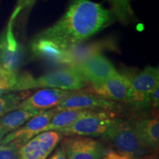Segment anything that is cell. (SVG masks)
Masks as SVG:
<instances>
[{
    "label": "cell",
    "mask_w": 159,
    "mask_h": 159,
    "mask_svg": "<svg viewBox=\"0 0 159 159\" xmlns=\"http://www.w3.org/2000/svg\"><path fill=\"white\" fill-rule=\"evenodd\" d=\"M85 89L89 92L108 100L127 102L129 81L125 75L118 71L103 82L98 84L87 85Z\"/></svg>",
    "instance_id": "11"
},
{
    "label": "cell",
    "mask_w": 159,
    "mask_h": 159,
    "mask_svg": "<svg viewBox=\"0 0 159 159\" xmlns=\"http://www.w3.org/2000/svg\"><path fill=\"white\" fill-rule=\"evenodd\" d=\"M89 111L91 110H64L57 111L51 119L49 124L46 126L43 131H59L67 128L83 115L86 114Z\"/></svg>",
    "instance_id": "16"
},
{
    "label": "cell",
    "mask_w": 159,
    "mask_h": 159,
    "mask_svg": "<svg viewBox=\"0 0 159 159\" xmlns=\"http://www.w3.org/2000/svg\"><path fill=\"white\" fill-rule=\"evenodd\" d=\"M102 137L116 152L127 155L132 159L143 158L152 151L141 142L130 121L118 118Z\"/></svg>",
    "instance_id": "3"
},
{
    "label": "cell",
    "mask_w": 159,
    "mask_h": 159,
    "mask_svg": "<svg viewBox=\"0 0 159 159\" xmlns=\"http://www.w3.org/2000/svg\"><path fill=\"white\" fill-rule=\"evenodd\" d=\"M119 108L120 106L116 102L108 100L95 95L84 88L73 91L54 109L56 112L64 110H108L117 111Z\"/></svg>",
    "instance_id": "6"
},
{
    "label": "cell",
    "mask_w": 159,
    "mask_h": 159,
    "mask_svg": "<svg viewBox=\"0 0 159 159\" xmlns=\"http://www.w3.org/2000/svg\"><path fill=\"white\" fill-rule=\"evenodd\" d=\"M56 111L54 108L39 112L19 129L4 137L1 144L13 142L21 148L35 136L42 133Z\"/></svg>",
    "instance_id": "8"
},
{
    "label": "cell",
    "mask_w": 159,
    "mask_h": 159,
    "mask_svg": "<svg viewBox=\"0 0 159 159\" xmlns=\"http://www.w3.org/2000/svg\"><path fill=\"white\" fill-rule=\"evenodd\" d=\"M19 148L13 142L0 144V159H19Z\"/></svg>",
    "instance_id": "21"
},
{
    "label": "cell",
    "mask_w": 159,
    "mask_h": 159,
    "mask_svg": "<svg viewBox=\"0 0 159 159\" xmlns=\"http://www.w3.org/2000/svg\"><path fill=\"white\" fill-rule=\"evenodd\" d=\"M117 119L116 111L91 110L59 132L66 136H102Z\"/></svg>",
    "instance_id": "4"
},
{
    "label": "cell",
    "mask_w": 159,
    "mask_h": 159,
    "mask_svg": "<svg viewBox=\"0 0 159 159\" xmlns=\"http://www.w3.org/2000/svg\"><path fill=\"white\" fill-rule=\"evenodd\" d=\"M39 113L38 111L25 109L12 111L0 118V131L6 136L19 129Z\"/></svg>",
    "instance_id": "15"
},
{
    "label": "cell",
    "mask_w": 159,
    "mask_h": 159,
    "mask_svg": "<svg viewBox=\"0 0 159 159\" xmlns=\"http://www.w3.org/2000/svg\"><path fill=\"white\" fill-rule=\"evenodd\" d=\"M31 94L30 91H22L0 96V118L12 111L16 110L18 105Z\"/></svg>",
    "instance_id": "18"
},
{
    "label": "cell",
    "mask_w": 159,
    "mask_h": 159,
    "mask_svg": "<svg viewBox=\"0 0 159 159\" xmlns=\"http://www.w3.org/2000/svg\"><path fill=\"white\" fill-rule=\"evenodd\" d=\"M5 136V135L2 132H1V131H0V144H1L2 141V139H4V137Z\"/></svg>",
    "instance_id": "28"
},
{
    "label": "cell",
    "mask_w": 159,
    "mask_h": 159,
    "mask_svg": "<svg viewBox=\"0 0 159 159\" xmlns=\"http://www.w3.org/2000/svg\"><path fill=\"white\" fill-rule=\"evenodd\" d=\"M72 67L87 85L98 84L118 72L111 61L102 54L91 56Z\"/></svg>",
    "instance_id": "7"
},
{
    "label": "cell",
    "mask_w": 159,
    "mask_h": 159,
    "mask_svg": "<svg viewBox=\"0 0 159 159\" xmlns=\"http://www.w3.org/2000/svg\"><path fill=\"white\" fill-rule=\"evenodd\" d=\"M47 159H67L66 153L65 149L62 144H61L58 148H57L53 151Z\"/></svg>",
    "instance_id": "24"
},
{
    "label": "cell",
    "mask_w": 159,
    "mask_h": 159,
    "mask_svg": "<svg viewBox=\"0 0 159 159\" xmlns=\"http://www.w3.org/2000/svg\"><path fill=\"white\" fill-rule=\"evenodd\" d=\"M22 91L33 89H58L63 90L76 91L86 87V83L72 66L60 69L39 77L30 75H21Z\"/></svg>",
    "instance_id": "2"
},
{
    "label": "cell",
    "mask_w": 159,
    "mask_h": 159,
    "mask_svg": "<svg viewBox=\"0 0 159 159\" xmlns=\"http://www.w3.org/2000/svg\"><path fill=\"white\" fill-rule=\"evenodd\" d=\"M18 74H12V73L9 72L7 70H5V69L0 65V80H8L13 78V77L16 76Z\"/></svg>",
    "instance_id": "26"
},
{
    "label": "cell",
    "mask_w": 159,
    "mask_h": 159,
    "mask_svg": "<svg viewBox=\"0 0 159 159\" xmlns=\"http://www.w3.org/2000/svg\"><path fill=\"white\" fill-rule=\"evenodd\" d=\"M73 91L58 89H41L21 101L16 109L40 112L55 108Z\"/></svg>",
    "instance_id": "10"
},
{
    "label": "cell",
    "mask_w": 159,
    "mask_h": 159,
    "mask_svg": "<svg viewBox=\"0 0 159 159\" xmlns=\"http://www.w3.org/2000/svg\"><path fill=\"white\" fill-rule=\"evenodd\" d=\"M61 144L65 149L67 159H100L108 151L102 143L89 137L66 138Z\"/></svg>",
    "instance_id": "9"
},
{
    "label": "cell",
    "mask_w": 159,
    "mask_h": 159,
    "mask_svg": "<svg viewBox=\"0 0 159 159\" xmlns=\"http://www.w3.org/2000/svg\"><path fill=\"white\" fill-rule=\"evenodd\" d=\"M129 81L127 102L136 110L149 108V95L159 85V70L153 66H146L134 74H125Z\"/></svg>",
    "instance_id": "5"
},
{
    "label": "cell",
    "mask_w": 159,
    "mask_h": 159,
    "mask_svg": "<svg viewBox=\"0 0 159 159\" xmlns=\"http://www.w3.org/2000/svg\"><path fill=\"white\" fill-rule=\"evenodd\" d=\"M19 159H44L35 137L19 148Z\"/></svg>",
    "instance_id": "20"
},
{
    "label": "cell",
    "mask_w": 159,
    "mask_h": 159,
    "mask_svg": "<svg viewBox=\"0 0 159 159\" xmlns=\"http://www.w3.org/2000/svg\"><path fill=\"white\" fill-rule=\"evenodd\" d=\"M18 77H19V74L13 78L0 80V96L9 94V93L20 91Z\"/></svg>",
    "instance_id": "22"
},
{
    "label": "cell",
    "mask_w": 159,
    "mask_h": 159,
    "mask_svg": "<svg viewBox=\"0 0 159 159\" xmlns=\"http://www.w3.org/2000/svg\"><path fill=\"white\" fill-rule=\"evenodd\" d=\"M115 17L111 11L91 0H73L63 16L43 30L32 42L37 56L60 62L66 51L80 45L110 26Z\"/></svg>",
    "instance_id": "1"
},
{
    "label": "cell",
    "mask_w": 159,
    "mask_h": 159,
    "mask_svg": "<svg viewBox=\"0 0 159 159\" xmlns=\"http://www.w3.org/2000/svg\"><path fill=\"white\" fill-rule=\"evenodd\" d=\"M139 159H158V158H157V156H156V155H152V156L148 155V156H144V157H143V158H141Z\"/></svg>",
    "instance_id": "27"
},
{
    "label": "cell",
    "mask_w": 159,
    "mask_h": 159,
    "mask_svg": "<svg viewBox=\"0 0 159 159\" xmlns=\"http://www.w3.org/2000/svg\"><path fill=\"white\" fill-rule=\"evenodd\" d=\"M148 105L149 108L158 111L159 106V85L155 88L149 95Z\"/></svg>",
    "instance_id": "23"
},
{
    "label": "cell",
    "mask_w": 159,
    "mask_h": 159,
    "mask_svg": "<svg viewBox=\"0 0 159 159\" xmlns=\"http://www.w3.org/2000/svg\"><path fill=\"white\" fill-rule=\"evenodd\" d=\"M22 51L11 33L0 36V65L12 74H18L22 62Z\"/></svg>",
    "instance_id": "14"
},
{
    "label": "cell",
    "mask_w": 159,
    "mask_h": 159,
    "mask_svg": "<svg viewBox=\"0 0 159 159\" xmlns=\"http://www.w3.org/2000/svg\"><path fill=\"white\" fill-rule=\"evenodd\" d=\"M114 50L115 43L111 41H102L88 45H78L66 51L60 60L59 63L75 66L85 59L95 55L102 54L104 50Z\"/></svg>",
    "instance_id": "13"
},
{
    "label": "cell",
    "mask_w": 159,
    "mask_h": 159,
    "mask_svg": "<svg viewBox=\"0 0 159 159\" xmlns=\"http://www.w3.org/2000/svg\"><path fill=\"white\" fill-rule=\"evenodd\" d=\"M112 7V13L122 23L127 25L132 21L134 11L130 4V0H108Z\"/></svg>",
    "instance_id": "19"
},
{
    "label": "cell",
    "mask_w": 159,
    "mask_h": 159,
    "mask_svg": "<svg viewBox=\"0 0 159 159\" xmlns=\"http://www.w3.org/2000/svg\"><path fill=\"white\" fill-rule=\"evenodd\" d=\"M100 159H132L127 155L122 154L115 150L107 151L106 154Z\"/></svg>",
    "instance_id": "25"
},
{
    "label": "cell",
    "mask_w": 159,
    "mask_h": 159,
    "mask_svg": "<svg viewBox=\"0 0 159 159\" xmlns=\"http://www.w3.org/2000/svg\"><path fill=\"white\" fill-rule=\"evenodd\" d=\"M62 138L63 135L57 130L43 131L35 136L44 159H47V157L55 150Z\"/></svg>",
    "instance_id": "17"
},
{
    "label": "cell",
    "mask_w": 159,
    "mask_h": 159,
    "mask_svg": "<svg viewBox=\"0 0 159 159\" xmlns=\"http://www.w3.org/2000/svg\"><path fill=\"white\" fill-rule=\"evenodd\" d=\"M130 122L141 142L152 151L158 150L159 146L158 112L151 116L136 118Z\"/></svg>",
    "instance_id": "12"
}]
</instances>
